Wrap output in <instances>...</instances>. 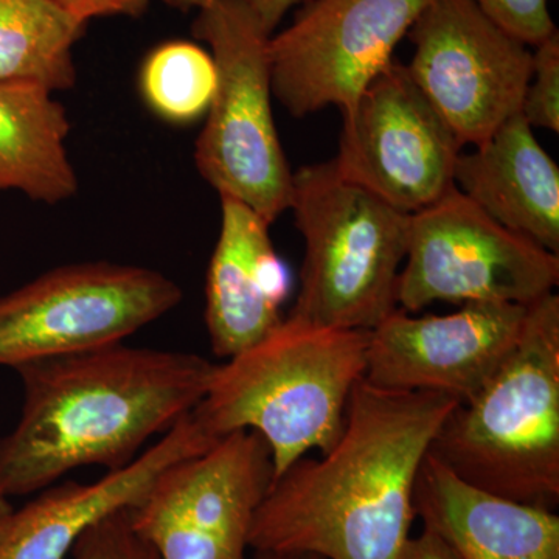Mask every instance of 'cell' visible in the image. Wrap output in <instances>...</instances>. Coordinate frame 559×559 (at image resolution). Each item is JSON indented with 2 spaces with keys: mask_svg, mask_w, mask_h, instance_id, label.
<instances>
[{
  "mask_svg": "<svg viewBox=\"0 0 559 559\" xmlns=\"http://www.w3.org/2000/svg\"><path fill=\"white\" fill-rule=\"evenodd\" d=\"M11 513H13V507L10 506L9 499L0 496V539H2L7 525H9Z\"/></svg>",
  "mask_w": 559,
  "mask_h": 559,
  "instance_id": "28",
  "label": "cell"
},
{
  "mask_svg": "<svg viewBox=\"0 0 559 559\" xmlns=\"http://www.w3.org/2000/svg\"><path fill=\"white\" fill-rule=\"evenodd\" d=\"M454 186L492 219L559 253V168L521 114L460 153Z\"/></svg>",
  "mask_w": 559,
  "mask_h": 559,
  "instance_id": "17",
  "label": "cell"
},
{
  "mask_svg": "<svg viewBox=\"0 0 559 559\" xmlns=\"http://www.w3.org/2000/svg\"><path fill=\"white\" fill-rule=\"evenodd\" d=\"M272 477L266 441L238 430L168 466L131 510L132 524L159 559H253L250 528Z\"/></svg>",
  "mask_w": 559,
  "mask_h": 559,
  "instance_id": "10",
  "label": "cell"
},
{
  "mask_svg": "<svg viewBox=\"0 0 559 559\" xmlns=\"http://www.w3.org/2000/svg\"><path fill=\"white\" fill-rule=\"evenodd\" d=\"M191 412L123 468L108 471L92 484L50 485L27 506L13 510L0 539V559H66L87 530L119 511L135 509L168 466L218 441Z\"/></svg>",
  "mask_w": 559,
  "mask_h": 559,
  "instance_id": "14",
  "label": "cell"
},
{
  "mask_svg": "<svg viewBox=\"0 0 559 559\" xmlns=\"http://www.w3.org/2000/svg\"><path fill=\"white\" fill-rule=\"evenodd\" d=\"M304 0H246L264 32L274 33L285 14Z\"/></svg>",
  "mask_w": 559,
  "mask_h": 559,
  "instance_id": "25",
  "label": "cell"
},
{
  "mask_svg": "<svg viewBox=\"0 0 559 559\" xmlns=\"http://www.w3.org/2000/svg\"><path fill=\"white\" fill-rule=\"evenodd\" d=\"M521 116L532 128L559 132V33L539 43L533 51V73Z\"/></svg>",
  "mask_w": 559,
  "mask_h": 559,
  "instance_id": "21",
  "label": "cell"
},
{
  "mask_svg": "<svg viewBox=\"0 0 559 559\" xmlns=\"http://www.w3.org/2000/svg\"><path fill=\"white\" fill-rule=\"evenodd\" d=\"M341 112L333 164L342 178L411 215L454 187L463 146L407 66L390 61Z\"/></svg>",
  "mask_w": 559,
  "mask_h": 559,
  "instance_id": "11",
  "label": "cell"
},
{
  "mask_svg": "<svg viewBox=\"0 0 559 559\" xmlns=\"http://www.w3.org/2000/svg\"><path fill=\"white\" fill-rule=\"evenodd\" d=\"M193 35L212 49L215 97L194 160L202 178L259 213L267 224L289 210L294 173L272 114L270 33L246 0H207Z\"/></svg>",
  "mask_w": 559,
  "mask_h": 559,
  "instance_id": "6",
  "label": "cell"
},
{
  "mask_svg": "<svg viewBox=\"0 0 559 559\" xmlns=\"http://www.w3.org/2000/svg\"><path fill=\"white\" fill-rule=\"evenodd\" d=\"M407 36V70L463 148L487 142L521 114L533 51L474 0H433Z\"/></svg>",
  "mask_w": 559,
  "mask_h": 559,
  "instance_id": "9",
  "label": "cell"
},
{
  "mask_svg": "<svg viewBox=\"0 0 559 559\" xmlns=\"http://www.w3.org/2000/svg\"><path fill=\"white\" fill-rule=\"evenodd\" d=\"M253 559H325L314 554H271V551H255Z\"/></svg>",
  "mask_w": 559,
  "mask_h": 559,
  "instance_id": "27",
  "label": "cell"
},
{
  "mask_svg": "<svg viewBox=\"0 0 559 559\" xmlns=\"http://www.w3.org/2000/svg\"><path fill=\"white\" fill-rule=\"evenodd\" d=\"M131 510L119 511L87 530L70 551L72 558L159 559L132 524Z\"/></svg>",
  "mask_w": 559,
  "mask_h": 559,
  "instance_id": "22",
  "label": "cell"
},
{
  "mask_svg": "<svg viewBox=\"0 0 559 559\" xmlns=\"http://www.w3.org/2000/svg\"><path fill=\"white\" fill-rule=\"evenodd\" d=\"M433 0H308L270 39L272 94L290 116L345 109Z\"/></svg>",
  "mask_w": 559,
  "mask_h": 559,
  "instance_id": "12",
  "label": "cell"
},
{
  "mask_svg": "<svg viewBox=\"0 0 559 559\" xmlns=\"http://www.w3.org/2000/svg\"><path fill=\"white\" fill-rule=\"evenodd\" d=\"M428 454L499 498L559 503V297L528 305L510 358L473 399L455 404Z\"/></svg>",
  "mask_w": 559,
  "mask_h": 559,
  "instance_id": "4",
  "label": "cell"
},
{
  "mask_svg": "<svg viewBox=\"0 0 559 559\" xmlns=\"http://www.w3.org/2000/svg\"><path fill=\"white\" fill-rule=\"evenodd\" d=\"M369 331L288 316L257 344L213 369L193 414L212 439L253 430L266 441L274 477L308 451L340 440L353 389L367 366Z\"/></svg>",
  "mask_w": 559,
  "mask_h": 559,
  "instance_id": "3",
  "label": "cell"
},
{
  "mask_svg": "<svg viewBox=\"0 0 559 559\" xmlns=\"http://www.w3.org/2000/svg\"><path fill=\"white\" fill-rule=\"evenodd\" d=\"M409 559H459L455 551L430 528L412 540Z\"/></svg>",
  "mask_w": 559,
  "mask_h": 559,
  "instance_id": "26",
  "label": "cell"
},
{
  "mask_svg": "<svg viewBox=\"0 0 559 559\" xmlns=\"http://www.w3.org/2000/svg\"><path fill=\"white\" fill-rule=\"evenodd\" d=\"M180 300L179 285L146 267L108 261L57 267L0 297V367L121 344Z\"/></svg>",
  "mask_w": 559,
  "mask_h": 559,
  "instance_id": "7",
  "label": "cell"
},
{
  "mask_svg": "<svg viewBox=\"0 0 559 559\" xmlns=\"http://www.w3.org/2000/svg\"><path fill=\"white\" fill-rule=\"evenodd\" d=\"M404 261L399 308L407 312L436 301L528 307L559 283L557 253L507 229L455 186L412 215Z\"/></svg>",
  "mask_w": 559,
  "mask_h": 559,
  "instance_id": "8",
  "label": "cell"
},
{
  "mask_svg": "<svg viewBox=\"0 0 559 559\" xmlns=\"http://www.w3.org/2000/svg\"><path fill=\"white\" fill-rule=\"evenodd\" d=\"M215 364L121 344L17 367L20 423L0 439V496L32 495L81 466L123 468L200 404Z\"/></svg>",
  "mask_w": 559,
  "mask_h": 559,
  "instance_id": "2",
  "label": "cell"
},
{
  "mask_svg": "<svg viewBox=\"0 0 559 559\" xmlns=\"http://www.w3.org/2000/svg\"><path fill=\"white\" fill-rule=\"evenodd\" d=\"M218 72L212 53L189 40H168L150 51L140 68L143 100L162 120L189 124L209 112Z\"/></svg>",
  "mask_w": 559,
  "mask_h": 559,
  "instance_id": "20",
  "label": "cell"
},
{
  "mask_svg": "<svg viewBox=\"0 0 559 559\" xmlns=\"http://www.w3.org/2000/svg\"><path fill=\"white\" fill-rule=\"evenodd\" d=\"M84 31L86 22L55 0H0V81L70 90L72 50Z\"/></svg>",
  "mask_w": 559,
  "mask_h": 559,
  "instance_id": "19",
  "label": "cell"
},
{
  "mask_svg": "<svg viewBox=\"0 0 559 559\" xmlns=\"http://www.w3.org/2000/svg\"><path fill=\"white\" fill-rule=\"evenodd\" d=\"M69 132L68 112L53 92L0 81V191L17 190L46 204L75 197Z\"/></svg>",
  "mask_w": 559,
  "mask_h": 559,
  "instance_id": "18",
  "label": "cell"
},
{
  "mask_svg": "<svg viewBox=\"0 0 559 559\" xmlns=\"http://www.w3.org/2000/svg\"><path fill=\"white\" fill-rule=\"evenodd\" d=\"M289 209L305 242L289 316L371 331L399 310L411 213L342 178L333 160L294 173Z\"/></svg>",
  "mask_w": 559,
  "mask_h": 559,
  "instance_id": "5",
  "label": "cell"
},
{
  "mask_svg": "<svg viewBox=\"0 0 559 559\" xmlns=\"http://www.w3.org/2000/svg\"><path fill=\"white\" fill-rule=\"evenodd\" d=\"M55 2L87 24L92 17L142 13L151 0H55ZM165 2L187 10L201 9L207 0H165Z\"/></svg>",
  "mask_w": 559,
  "mask_h": 559,
  "instance_id": "24",
  "label": "cell"
},
{
  "mask_svg": "<svg viewBox=\"0 0 559 559\" xmlns=\"http://www.w3.org/2000/svg\"><path fill=\"white\" fill-rule=\"evenodd\" d=\"M414 507L423 527L459 559H559L557 511L473 487L429 454L419 466Z\"/></svg>",
  "mask_w": 559,
  "mask_h": 559,
  "instance_id": "16",
  "label": "cell"
},
{
  "mask_svg": "<svg viewBox=\"0 0 559 559\" xmlns=\"http://www.w3.org/2000/svg\"><path fill=\"white\" fill-rule=\"evenodd\" d=\"M527 308L473 301L452 314L421 318L399 308L369 331L364 378L382 389L465 403L516 348Z\"/></svg>",
  "mask_w": 559,
  "mask_h": 559,
  "instance_id": "13",
  "label": "cell"
},
{
  "mask_svg": "<svg viewBox=\"0 0 559 559\" xmlns=\"http://www.w3.org/2000/svg\"><path fill=\"white\" fill-rule=\"evenodd\" d=\"M270 226L248 205L221 197V230L205 278V323L219 358H231L263 340L285 319L289 271Z\"/></svg>",
  "mask_w": 559,
  "mask_h": 559,
  "instance_id": "15",
  "label": "cell"
},
{
  "mask_svg": "<svg viewBox=\"0 0 559 559\" xmlns=\"http://www.w3.org/2000/svg\"><path fill=\"white\" fill-rule=\"evenodd\" d=\"M457 401L358 381L340 440L272 479L250 549L325 559H409L419 466Z\"/></svg>",
  "mask_w": 559,
  "mask_h": 559,
  "instance_id": "1",
  "label": "cell"
},
{
  "mask_svg": "<svg viewBox=\"0 0 559 559\" xmlns=\"http://www.w3.org/2000/svg\"><path fill=\"white\" fill-rule=\"evenodd\" d=\"M503 31L530 47H536L558 31L547 0H474Z\"/></svg>",
  "mask_w": 559,
  "mask_h": 559,
  "instance_id": "23",
  "label": "cell"
}]
</instances>
